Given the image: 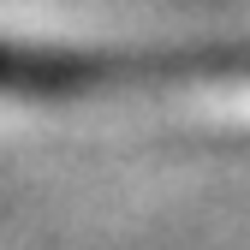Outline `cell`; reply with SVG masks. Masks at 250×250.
I'll list each match as a JSON object with an SVG mask.
<instances>
[{
	"mask_svg": "<svg viewBox=\"0 0 250 250\" xmlns=\"http://www.w3.org/2000/svg\"><path fill=\"white\" fill-rule=\"evenodd\" d=\"M250 83V42H179V48H36L0 42V96L12 102H89L167 83Z\"/></svg>",
	"mask_w": 250,
	"mask_h": 250,
	"instance_id": "cell-1",
	"label": "cell"
}]
</instances>
